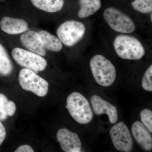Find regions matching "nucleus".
Instances as JSON below:
<instances>
[{"mask_svg": "<svg viewBox=\"0 0 152 152\" xmlns=\"http://www.w3.org/2000/svg\"><path fill=\"white\" fill-rule=\"evenodd\" d=\"M90 67L95 81L102 86H110L115 82V68L104 56L97 55L93 57L90 61Z\"/></svg>", "mask_w": 152, "mask_h": 152, "instance_id": "f257e3e1", "label": "nucleus"}, {"mask_svg": "<svg viewBox=\"0 0 152 152\" xmlns=\"http://www.w3.org/2000/svg\"><path fill=\"white\" fill-rule=\"evenodd\" d=\"M66 107L72 118L79 124H86L93 119L94 115L89 103L80 93L75 92L69 95Z\"/></svg>", "mask_w": 152, "mask_h": 152, "instance_id": "f03ea898", "label": "nucleus"}, {"mask_svg": "<svg viewBox=\"0 0 152 152\" xmlns=\"http://www.w3.org/2000/svg\"><path fill=\"white\" fill-rule=\"evenodd\" d=\"M113 45L117 54L124 59L138 60L145 54V49L141 43L132 36H117L114 40Z\"/></svg>", "mask_w": 152, "mask_h": 152, "instance_id": "7ed1b4c3", "label": "nucleus"}, {"mask_svg": "<svg viewBox=\"0 0 152 152\" xmlns=\"http://www.w3.org/2000/svg\"><path fill=\"white\" fill-rule=\"evenodd\" d=\"M18 78L19 83L25 91L32 92L39 97L45 96L48 94V83L34 71L26 68L22 69Z\"/></svg>", "mask_w": 152, "mask_h": 152, "instance_id": "20e7f679", "label": "nucleus"}, {"mask_svg": "<svg viewBox=\"0 0 152 152\" xmlns=\"http://www.w3.org/2000/svg\"><path fill=\"white\" fill-rule=\"evenodd\" d=\"M86 31V26L81 22L69 20L60 25L57 30V35L64 45L72 47L82 39Z\"/></svg>", "mask_w": 152, "mask_h": 152, "instance_id": "39448f33", "label": "nucleus"}, {"mask_svg": "<svg viewBox=\"0 0 152 152\" xmlns=\"http://www.w3.org/2000/svg\"><path fill=\"white\" fill-rule=\"evenodd\" d=\"M104 17L112 29L118 32L130 34L135 30L132 20L118 9L113 7L106 9L104 12Z\"/></svg>", "mask_w": 152, "mask_h": 152, "instance_id": "423d86ee", "label": "nucleus"}, {"mask_svg": "<svg viewBox=\"0 0 152 152\" xmlns=\"http://www.w3.org/2000/svg\"><path fill=\"white\" fill-rule=\"evenodd\" d=\"M12 55L14 60L19 65L31 70L36 73L44 71L47 66V61L40 55L20 48H15Z\"/></svg>", "mask_w": 152, "mask_h": 152, "instance_id": "0eeeda50", "label": "nucleus"}, {"mask_svg": "<svg viewBox=\"0 0 152 152\" xmlns=\"http://www.w3.org/2000/svg\"><path fill=\"white\" fill-rule=\"evenodd\" d=\"M110 134L116 149L121 152L132 151L134 146L133 139L124 123L121 122L114 125L111 129Z\"/></svg>", "mask_w": 152, "mask_h": 152, "instance_id": "6e6552de", "label": "nucleus"}, {"mask_svg": "<svg viewBox=\"0 0 152 152\" xmlns=\"http://www.w3.org/2000/svg\"><path fill=\"white\" fill-rule=\"evenodd\" d=\"M57 139L64 151H81V142L77 133L73 132L66 128H62L58 131Z\"/></svg>", "mask_w": 152, "mask_h": 152, "instance_id": "1a4fd4ad", "label": "nucleus"}, {"mask_svg": "<svg viewBox=\"0 0 152 152\" xmlns=\"http://www.w3.org/2000/svg\"><path fill=\"white\" fill-rule=\"evenodd\" d=\"M93 110L96 115L105 114L107 115L110 122L115 124L118 119V113L116 107L104 100L97 95H94L91 99Z\"/></svg>", "mask_w": 152, "mask_h": 152, "instance_id": "9d476101", "label": "nucleus"}, {"mask_svg": "<svg viewBox=\"0 0 152 152\" xmlns=\"http://www.w3.org/2000/svg\"><path fill=\"white\" fill-rule=\"evenodd\" d=\"M23 45L30 51L41 56L46 54V49L38 33L34 31L25 32L20 37Z\"/></svg>", "mask_w": 152, "mask_h": 152, "instance_id": "9b49d317", "label": "nucleus"}, {"mask_svg": "<svg viewBox=\"0 0 152 152\" xmlns=\"http://www.w3.org/2000/svg\"><path fill=\"white\" fill-rule=\"evenodd\" d=\"M132 133L137 143L147 151L152 149V137L150 131L142 122L137 121L132 127Z\"/></svg>", "mask_w": 152, "mask_h": 152, "instance_id": "f8f14e48", "label": "nucleus"}, {"mask_svg": "<svg viewBox=\"0 0 152 152\" xmlns=\"http://www.w3.org/2000/svg\"><path fill=\"white\" fill-rule=\"evenodd\" d=\"M0 26L3 31L10 35L21 34L28 29V26L23 19L5 17L0 22Z\"/></svg>", "mask_w": 152, "mask_h": 152, "instance_id": "ddd939ff", "label": "nucleus"}, {"mask_svg": "<svg viewBox=\"0 0 152 152\" xmlns=\"http://www.w3.org/2000/svg\"><path fill=\"white\" fill-rule=\"evenodd\" d=\"M45 48L51 51L59 52L62 50L63 45L58 38L45 30L38 33Z\"/></svg>", "mask_w": 152, "mask_h": 152, "instance_id": "4468645a", "label": "nucleus"}, {"mask_svg": "<svg viewBox=\"0 0 152 152\" xmlns=\"http://www.w3.org/2000/svg\"><path fill=\"white\" fill-rule=\"evenodd\" d=\"M37 8L50 13L56 12L63 8L64 0H31Z\"/></svg>", "mask_w": 152, "mask_h": 152, "instance_id": "2eb2a0df", "label": "nucleus"}, {"mask_svg": "<svg viewBox=\"0 0 152 152\" xmlns=\"http://www.w3.org/2000/svg\"><path fill=\"white\" fill-rule=\"evenodd\" d=\"M80 9L78 13L80 18H86L95 14L100 9L101 0H80Z\"/></svg>", "mask_w": 152, "mask_h": 152, "instance_id": "dca6fc26", "label": "nucleus"}, {"mask_svg": "<svg viewBox=\"0 0 152 152\" xmlns=\"http://www.w3.org/2000/svg\"><path fill=\"white\" fill-rule=\"evenodd\" d=\"M16 107L12 101H9L4 95L0 94V120L4 121L8 116H12Z\"/></svg>", "mask_w": 152, "mask_h": 152, "instance_id": "f3484780", "label": "nucleus"}, {"mask_svg": "<svg viewBox=\"0 0 152 152\" xmlns=\"http://www.w3.org/2000/svg\"><path fill=\"white\" fill-rule=\"evenodd\" d=\"M13 70L12 63L4 47L0 44V74L3 76L10 75Z\"/></svg>", "mask_w": 152, "mask_h": 152, "instance_id": "a211bd4d", "label": "nucleus"}, {"mask_svg": "<svg viewBox=\"0 0 152 152\" xmlns=\"http://www.w3.org/2000/svg\"><path fill=\"white\" fill-rule=\"evenodd\" d=\"M132 5L135 10L142 13H150L152 12V0H134Z\"/></svg>", "mask_w": 152, "mask_h": 152, "instance_id": "6ab92c4d", "label": "nucleus"}, {"mask_svg": "<svg viewBox=\"0 0 152 152\" xmlns=\"http://www.w3.org/2000/svg\"><path fill=\"white\" fill-rule=\"evenodd\" d=\"M141 120L142 123L150 131L152 132V112L149 109H145L141 112Z\"/></svg>", "mask_w": 152, "mask_h": 152, "instance_id": "aec40b11", "label": "nucleus"}, {"mask_svg": "<svg viewBox=\"0 0 152 152\" xmlns=\"http://www.w3.org/2000/svg\"><path fill=\"white\" fill-rule=\"evenodd\" d=\"M152 65L145 72L142 81V87L144 90L148 91H152Z\"/></svg>", "mask_w": 152, "mask_h": 152, "instance_id": "412c9836", "label": "nucleus"}, {"mask_svg": "<svg viewBox=\"0 0 152 152\" xmlns=\"http://www.w3.org/2000/svg\"><path fill=\"white\" fill-rule=\"evenodd\" d=\"M15 152H34L32 148L28 145H23L19 147L15 151Z\"/></svg>", "mask_w": 152, "mask_h": 152, "instance_id": "4be33fe9", "label": "nucleus"}, {"mask_svg": "<svg viewBox=\"0 0 152 152\" xmlns=\"http://www.w3.org/2000/svg\"><path fill=\"white\" fill-rule=\"evenodd\" d=\"M6 137L5 128L0 121V145L4 140Z\"/></svg>", "mask_w": 152, "mask_h": 152, "instance_id": "5701e85b", "label": "nucleus"}, {"mask_svg": "<svg viewBox=\"0 0 152 152\" xmlns=\"http://www.w3.org/2000/svg\"><path fill=\"white\" fill-rule=\"evenodd\" d=\"M151 21H152V14H151Z\"/></svg>", "mask_w": 152, "mask_h": 152, "instance_id": "b1692460", "label": "nucleus"}]
</instances>
